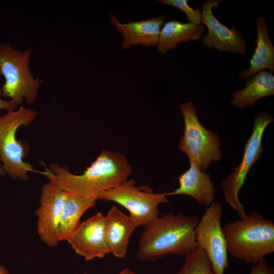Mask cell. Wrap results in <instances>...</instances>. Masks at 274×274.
I'll return each mask as SVG.
<instances>
[{"label": "cell", "mask_w": 274, "mask_h": 274, "mask_svg": "<svg viewBox=\"0 0 274 274\" xmlns=\"http://www.w3.org/2000/svg\"><path fill=\"white\" fill-rule=\"evenodd\" d=\"M179 108L184 119V130L178 148L186 154L189 160L198 162L203 172L212 161L221 158L219 136L200 122L197 109L192 101L181 104Z\"/></svg>", "instance_id": "6"}, {"label": "cell", "mask_w": 274, "mask_h": 274, "mask_svg": "<svg viewBox=\"0 0 274 274\" xmlns=\"http://www.w3.org/2000/svg\"><path fill=\"white\" fill-rule=\"evenodd\" d=\"M204 30L201 24L183 23L176 20L167 21L161 29L157 49L165 54L179 43L199 40Z\"/></svg>", "instance_id": "17"}, {"label": "cell", "mask_w": 274, "mask_h": 274, "mask_svg": "<svg viewBox=\"0 0 274 274\" xmlns=\"http://www.w3.org/2000/svg\"><path fill=\"white\" fill-rule=\"evenodd\" d=\"M5 175H6V174L3 169L2 163L0 162V176H5Z\"/></svg>", "instance_id": "26"}, {"label": "cell", "mask_w": 274, "mask_h": 274, "mask_svg": "<svg viewBox=\"0 0 274 274\" xmlns=\"http://www.w3.org/2000/svg\"><path fill=\"white\" fill-rule=\"evenodd\" d=\"M110 22L123 37L121 47L127 49L132 45H140L145 47L157 45L161 26L166 20L165 15H160L139 21L120 23L116 17L110 16Z\"/></svg>", "instance_id": "13"}, {"label": "cell", "mask_w": 274, "mask_h": 274, "mask_svg": "<svg viewBox=\"0 0 274 274\" xmlns=\"http://www.w3.org/2000/svg\"><path fill=\"white\" fill-rule=\"evenodd\" d=\"M65 192L58 230L59 242L66 241L80 224V219L84 213L96 204L95 200Z\"/></svg>", "instance_id": "19"}, {"label": "cell", "mask_w": 274, "mask_h": 274, "mask_svg": "<svg viewBox=\"0 0 274 274\" xmlns=\"http://www.w3.org/2000/svg\"><path fill=\"white\" fill-rule=\"evenodd\" d=\"M273 94L274 76L263 70L247 80L244 88L233 92L230 103L241 109L252 107L260 98Z\"/></svg>", "instance_id": "18"}, {"label": "cell", "mask_w": 274, "mask_h": 274, "mask_svg": "<svg viewBox=\"0 0 274 274\" xmlns=\"http://www.w3.org/2000/svg\"><path fill=\"white\" fill-rule=\"evenodd\" d=\"M31 48L22 51L8 43H0V74L5 79L1 87L2 96L19 106L24 101L28 105L33 104L41 87L40 79L31 72Z\"/></svg>", "instance_id": "5"}, {"label": "cell", "mask_w": 274, "mask_h": 274, "mask_svg": "<svg viewBox=\"0 0 274 274\" xmlns=\"http://www.w3.org/2000/svg\"><path fill=\"white\" fill-rule=\"evenodd\" d=\"M157 2L175 7L182 11L186 19L195 24L201 23V12L199 7L194 9L188 4L187 0H158Z\"/></svg>", "instance_id": "21"}, {"label": "cell", "mask_w": 274, "mask_h": 274, "mask_svg": "<svg viewBox=\"0 0 274 274\" xmlns=\"http://www.w3.org/2000/svg\"><path fill=\"white\" fill-rule=\"evenodd\" d=\"M76 274H78V273H76ZM80 274H87L86 273H80Z\"/></svg>", "instance_id": "27"}, {"label": "cell", "mask_w": 274, "mask_h": 274, "mask_svg": "<svg viewBox=\"0 0 274 274\" xmlns=\"http://www.w3.org/2000/svg\"><path fill=\"white\" fill-rule=\"evenodd\" d=\"M273 121V118L266 112H262L255 116L252 132L245 146L241 162L222 182L225 202L237 212L240 218L245 217L247 214L239 200V191L244 185L250 168L263 151V133L266 127Z\"/></svg>", "instance_id": "8"}, {"label": "cell", "mask_w": 274, "mask_h": 274, "mask_svg": "<svg viewBox=\"0 0 274 274\" xmlns=\"http://www.w3.org/2000/svg\"><path fill=\"white\" fill-rule=\"evenodd\" d=\"M65 194L51 180L41 190L40 207L35 212L37 232L42 242L50 247H55L60 242L58 230Z\"/></svg>", "instance_id": "10"}, {"label": "cell", "mask_w": 274, "mask_h": 274, "mask_svg": "<svg viewBox=\"0 0 274 274\" xmlns=\"http://www.w3.org/2000/svg\"><path fill=\"white\" fill-rule=\"evenodd\" d=\"M98 199L115 202L125 208L136 227L145 226L159 217L158 207L169 202L165 193H154L148 186H135L128 179L102 193Z\"/></svg>", "instance_id": "7"}, {"label": "cell", "mask_w": 274, "mask_h": 274, "mask_svg": "<svg viewBox=\"0 0 274 274\" xmlns=\"http://www.w3.org/2000/svg\"><path fill=\"white\" fill-rule=\"evenodd\" d=\"M222 208L213 202L207 208L195 228L198 247L207 254L215 274H224L229 267L226 241L221 224Z\"/></svg>", "instance_id": "9"}, {"label": "cell", "mask_w": 274, "mask_h": 274, "mask_svg": "<svg viewBox=\"0 0 274 274\" xmlns=\"http://www.w3.org/2000/svg\"><path fill=\"white\" fill-rule=\"evenodd\" d=\"M38 115L37 111L20 106L0 116V162L6 175L13 180L26 181L29 173L35 171L24 161L30 148L17 139L16 133L20 127L31 124Z\"/></svg>", "instance_id": "4"}, {"label": "cell", "mask_w": 274, "mask_h": 274, "mask_svg": "<svg viewBox=\"0 0 274 274\" xmlns=\"http://www.w3.org/2000/svg\"><path fill=\"white\" fill-rule=\"evenodd\" d=\"M256 48L250 60L249 67L239 75L241 80L251 78L264 69L274 73V46L269 38L264 18L259 16L256 18Z\"/></svg>", "instance_id": "16"}, {"label": "cell", "mask_w": 274, "mask_h": 274, "mask_svg": "<svg viewBox=\"0 0 274 274\" xmlns=\"http://www.w3.org/2000/svg\"><path fill=\"white\" fill-rule=\"evenodd\" d=\"M66 241L74 251L86 260L104 257L110 253L105 216L98 212L80 222Z\"/></svg>", "instance_id": "11"}, {"label": "cell", "mask_w": 274, "mask_h": 274, "mask_svg": "<svg viewBox=\"0 0 274 274\" xmlns=\"http://www.w3.org/2000/svg\"><path fill=\"white\" fill-rule=\"evenodd\" d=\"M189 168L178 178L179 187L175 190L165 193V195H186L207 208L215 199L216 190L210 175L200 169L198 162L189 160Z\"/></svg>", "instance_id": "14"}, {"label": "cell", "mask_w": 274, "mask_h": 274, "mask_svg": "<svg viewBox=\"0 0 274 274\" xmlns=\"http://www.w3.org/2000/svg\"><path fill=\"white\" fill-rule=\"evenodd\" d=\"M227 249L246 264H255L274 252V223L253 211L222 227Z\"/></svg>", "instance_id": "3"}, {"label": "cell", "mask_w": 274, "mask_h": 274, "mask_svg": "<svg viewBox=\"0 0 274 274\" xmlns=\"http://www.w3.org/2000/svg\"><path fill=\"white\" fill-rule=\"evenodd\" d=\"M118 274H136L134 272L131 271L127 268H125L123 269Z\"/></svg>", "instance_id": "24"}, {"label": "cell", "mask_w": 274, "mask_h": 274, "mask_svg": "<svg viewBox=\"0 0 274 274\" xmlns=\"http://www.w3.org/2000/svg\"><path fill=\"white\" fill-rule=\"evenodd\" d=\"M200 218L196 215L165 213L144 226L139 242L137 258L157 260L168 255L186 256L198 248L195 228Z\"/></svg>", "instance_id": "2"}, {"label": "cell", "mask_w": 274, "mask_h": 274, "mask_svg": "<svg viewBox=\"0 0 274 274\" xmlns=\"http://www.w3.org/2000/svg\"><path fill=\"white\" fill-rule=\"evenodd\" d=\"M248 274H274L273 268L268 265L265 257L253 265Z\"/></svg>", "instance_id": "22"}, {"label": "cell", "mask_w": 274, "mask_h": 274, "mask_svg": "<svg viewBox=\"0 0 274 274\" xmlns=\"http://www.w3.org/2000/svg\"><path fill=\"white\" fill-rule=\"evenodd\" d=\"M176 274H215L212 264L204 251L198 247L185 256V261Z\"/></svg>", "instance_id": "20"}, {"label": "cell", "mask_w": 274, "mask_h": 274, "mask_svg": "<svg viewBox=\"0 0 274 274\" xmlns=\"http://www.w3.org/2000/svg\"><path fill=\"white\" fill-rule=\"evenodd\" d=\"M221 0H207L201 5V23L208 29L202 37V44L219 51H227L244 55L246 44L242 33L233 25L229 28L218 20L213 13V8H218Z\"/></svg>", "instance_id": "12"}, {"label": "cell", "mask_w": 274, "mask_h": 274, "mask_svg": "<svg viewBox=\"0 0 274 274\" xmlns=\"http://www.w3.org/2000/svg\"><path fill=\"white\" fill-rule=\"evenodd\" d=\"M2 92L0 87V110H4L9 111L17 109L19 106V104L12 100H4L2 99Z\"/></svg>", "instance_id": "23"}, {"label": "cell", "mask_w": 274, "mask_h": 274, "mask_svg": "<svg viewBox=\"0 0 274 274\" xmlns=\"http://www.w3.org/2000/svg\"><path fill=\"white\" fill-rule=\"evenodd\" d=\"M106 235L110 253L125 257L130 238L136 226L130 217L113 206L105 216Z\"/></svg>", "instance_id": "15"}, {"label": "cell", "mask_w": 274, "mask_h": 274, "mask_svg": "<svg viewBox=\"0 0 274 274\" xmlns=\"http://www.w3.org/2000/svg\"><path fill=\"white\" fill-rule=\"evenodd\" d=\"M0 274H9L6 268L3 265H0Z\"/></svg>", "instance_id": "25"}, {"label": "cell", "mask_w": 274, "mask_h": 274, "mask_svg": "<svg viewBox=\"0 0 274 274\" xmlns=\"http://www.w3.org/2000/svg\"><path fill=\"white\" fill-rule=\"evenodd\" d=\"M132 173L124 154L103 149L81 174L56 163L50 164L42 174L63 191L96 201L102 193L127 180Z\"/></svg>", "instance_id": "1"}]
</instances>
